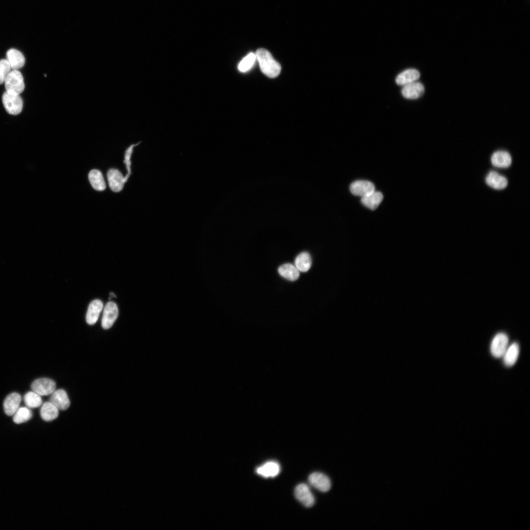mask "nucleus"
Returning <instances> with one entry per match:
<instances>
[{
	"instance_id": "22",
	"label": "nucleus",
	"mask_w": 530,
	"mask_h": 530,
	"mask_svg": "<svg viewBox=\"0 0 530 530\" xmlns=\"http://www.w3.org/2000/svg\"><path fill=\"white\" fill-rule=\"evenodd\" d=\"M279 464L273 461L268 462L258 467L256 470L259 475L265 477H274L279 474Z\"/></svg>"
},
{
	"instance_id": "16",
	"label": "nucleus",
	"mask_w": 530,
	"mask_h": 530,
	"mask_svg": "<svg viewBox=\"0 0 530 530\" xmlns=\"http://www.w3.org/2000/svg\"><path fill=\"white\" fill-rule=\"evenodd\" d=\"M420 77L419 72L414 69H409L400 73L396 78L397 84L404 86L417 81Z\"/></svg>"
},
{
	"instance_id": "20",
	"label": "nucleus",
	"mask_w": 530,
	"mask_h": 530,
	"mask_svg": "<svg viewBox=\"0 0 530 530\" xmlns=\"http://www.w3.org/2000/svg\"><path fill=\"white\" fill-rule=\"evenodd\" d=\"M383 196L381 192L375 190L370 194L362 197V203L371 210H375L382 202Z\"/></svg>"
},
{
	"instance_id": "18",
	"label": "nucleus",
	"mask_w": 530,
	"mask_h": 530,
	"mask_svg": "<svg viewBox=\"0 0 530 530\" xmlns=\"http://www.w3.org/2000/svg\"><path fill=\"white\" fill-rule=\"evenodd\" d=\"M491 162L496 167L506 168L511 164V157L506 151H498L492 155Z\"/></svg>"
},
{
	"instance_id": "10",
	"label": "nucleus",
	"mask_w": 530,
	"mask_h": 530,
	"mask_svg": "<svg viewBox=\"0 0 530 530\" xmlns=\"http://www.w3.org/2000/svg\"><path fill=\"white\" fill-rule=\"evenodd\" d=\"M424 92L423 84L417 81L403 86L401 89L402 96L409 99H416L421 97Z\"/></svg>"
},
{
	"instance_id": "11",
	"label": "nucleus",
	"mask_w": 530,
	"mask_h": 530,
	"mask_svg": "<svg viewBox=\"0 0 530 530\" xmlns=\"http://www.w3.org/2000/svg\"><path fill=\"white\" fill-rule=\"evenodd\" d=\"M108 185L111 190L118 192L122 190L124 187V177L117 169H109L107 173Z\"/></svg>"
},
{
	"instance_id": "6",
	"label": "nucleus",
	"mask_w": 530,
	"mask_h": 530,
	"mask_svg": "<svg viewBox=\"0 0 530 530\" xmlns=\"http://www.w3.org/2000/svg\"><path fill=\"white\" fill-rule=\"evenodd\" d=\"M118 315V310L116 303L112 301L108 302L106 305L102 319V326L105 329L110 328Z\"/></svg>"
},
{
	"instance_id": "12",
	"label": "nucleus",
	"mask_w": 530,
	"mask_h": 530,
	"mask_svg": "<svg viewBox=\"0 0 530 530\" xmlns=\"http://www.w3.org/2000/svg\"><path fill=\"white\" fill-rule=\"evenodd\" d=\"M50 401L59 410H65L70 405L69 398L66 392L63 389L55 390L50 398Z\"/></svg>"
},
{
	"instance_id": "3",
	"label": "nucleus",
	"mask_w": 530,
	"mask_h": 530,
	"mask_svg": "<svg viewBox=\"0 0 530 530\" xmlns=\"http://www.w3.org/2000/svg\"><path fill=\"white\" fill-rule=\"evenodd\" d=\"M4 107L10 114L17 115L21 113L23 107V101L19 94L5 91L2 96Z\"/></svg>"
},
{
	"instance_id": "26",
	"label": "nucleus",
	"mask_w": 530,
	"mask_h": 530,
	"mask_svg": "<svg viewBox=\"0 0 530 530\" xmlns=\"http://www.w3.org/2000/svg\"><path fill=\"white\" fill-rule=\"evenodd\" d=\"M23 399L26 406L30 408H37L42 404L41 396L33 391L27 392Z\"/></svg>"
},
{
	"instance_id": "7",
	"label": "nucleus",
	"mask_w": 530,
	"mask_h": 530,
	"mask_svg": "<svg viewBox=\"0 0 530 530\" xmlns=\"http://www.w3.org/2000/svg\"><path fill=\"white\" fill-rule=\"evenodd\" d=\"M308 480L313 487L322 492H327L331 488L330 479L321 473H312L309 476Z\"/></svg>"
},
{
	"instance_id": "29",
	"label": "nucleus",
	"mask_w": 530,
	"mask_h": 530,
	"mask_svg": "<svg viewBox=\"0 0 530 530\" xmlns=\"http://www.w3.org/2000/svg\"><path fill=\"white\" fill-rule=\"evenodd\" d=\"M140 143H141V142L139 141V142H138V143H137L136 144H132L130 145L126 149V150L125 151V160H124V162L126 164L127 169V170H128V173L127 174L126 176L124 177V182H125V183H126L127 181L128 178H129V177H130V175L131 174V158L132 154V152L133 151V148L135 146L138 145Z\"/></svg>"
},
{
	"instance_id": "17",
	"label": "nucleus",
	"mask_w": 530,
	"mask_h": 530,
	"mask_svg": "<svg viewBox=\"0 0 530 530\" xmlns=\"http://www.w3.org/2000/svg\"><path fill=\"white\" fill-rule=\"evenodd\" d=\"M40 414L44 421L50 422L57 418L59 409L51 402L47 401L41 405Z\"/></svg>"
},
{
	"instance_id": "30",
	"label": "nucleus",
	"mask_w": 530,
	"mask_h": 530,
	"mask_svg": "<svg viewBox=\"0 0 530 530\" xmlns=\"http://www.w3.org/2000/svg\"><path fill=\"white\" fill-rule=\"evenodd\" d=\"M11 70V68L6 59L0 60V84L4 82L7 76Z\"/></svg>"
},
{
	"instance_id": "23",
	"label": "nucleus",
	"mask_w": 530,
	"mask_h": 530,
	"mask_svg": "<svg viewBox=\"0 0 530 530\" xmlns=\"http://www.w3.org/2000/svg\"><path fill=\"white\" fill-rule=\"evenodd\" d=\"M278 270L281 276L290 281H295L299 277V271L291 264L287 263L281 265Z\"/></svg>"
},
{
	"instance_id": "24",
	"label": "nucleus",
	"mask_w": 530,
	"mask_h": 530,
	"mask_svg": "<svg viewBox=\"0 0 530 530\" xmlns=\"http://www.w3.org/2000/svg\"><path fill=\"white\" fill-rule=\"evenodd\" d=\"M89 181L95 190L102 191L105 189L106 183L102 173L98 170L93 169L88 174Z\"/></svg>"
},
{
	"instance_id": "4",
	"label": "nucleus",
	"mask_w": 530,
	"mask_h": 530,
	"mask_svg": "<svg viewBox=\"0 0 530 530\" xmlns=\"http://www.w3.org/2000/svg\"><path fill=\"white\" fill-rule=\"evenodd\" d=\"M508 337L504 333H499L493 339L490 346L492 355L496 358L503 357L508 347Z\"/></svg>"
},
{
	"instance_id": "1",
	"label": "nucleus",
	"mask_w": 530,
	"mask_h": 530,
	"mask_svg": "<svg viewBox=\"0 0 530 530\" xmlns=\"http://www.w3.org/2000/svg\"><path fill=\"white\" fill-rule=\"evenodd\" d=\"M255 55L260 69L265 75L271 78H275L279 75L281 66L267 50L259 49L256 52Z\"/></svg>"
},
{
	"instance_id": "13",
	"label": "nucleus",
	"mask_w": 530,
	"mask_h": 530,
	"mask_svg": "<svg viewBox=\"0 0 530 530\" xmlns=\"http://www.w3.org/2000/svg\"><path fill=\"white\" fill-rule=\"evenodd\" d=\"M22 400L21 395L18 393H12L9 394L3 401V409L8 416H12L17 409Z\"/></svg>"
},
{
	"instance_id": "19",
	"label": "nucleus",
	"mask_w": 530,
	"mask_h": 530,
	"mask_svg": "<svg viewBox=\"0 0 530 530\" xmlns=\"http://www.w3.org/2000/svg\"><path fill=\"white\" fill-rule=\"evenodd\" d=\"M485 181L488 186L497 189L504 188L508 183L507 179L495 171H491L487 176Z\"/></svg>"
},
{
	"instance_id": "25",
	"label": "nucleus",
	"mask_w": 530,
	"mask_h": 530,
	"mask_svg": "<svg viewBox=\"0 0 530 530\" xmlns=\"http://www.w3.org/2000/svg\"><path fill=\"white\" fill-rule=\"evenodd\" d=\"M295 266L301 272H306L311 266L312 260L310 254L306 252L299 254L296 257L294 261Z\"/></svg>"
},
{
	"instance_id": "14",
	"label": "nucleus",
	"mask_w": 530,
	"mask_h": 530,
	"mask_svg": "<svg viewBox=\"0 0 530 530\" xmlns=\"http://www.w3.org/2000/svg\"><path fill=\"white\" fill-rule=\"evenodd\" d=\"M12 70H17L23 67L25 63L23 54L15 49H10L6 53V59Z\"/></svg>"
},
{
	"instance_id": "31",
	"label": "nucleus",
	"mask_w": 530,
	"mask_h": 530,
	"mask_svg": "<svg viewBox=\"0 0 530 530\" xmlns=\"http://www.w3.org/2000/svg\"><path fill=\"white\" fill-rule=\"evenodd\" d=\"M109 295H110L111 296H113V297H116V296H115V294H114V293H113V292H110V293H109Z\"/></svg>"
},
{
	"instance_id": "9",
	"label": "nucleus",
	"mask_w": 530,
	"mask_h": 530,
	"mask_svg": "<svg viewBox=\"0 0 530 530\" xmlns=\"http://www.w3.org/2000/svg\"><path fill=\"white\" fill-rule=\"evenodd\" d=\"M374 185L371 182L364 180L356 181L350 186L351 192L354 195L364 197L374 191Z\"/></svg>"
},
{
	"instance_id": "5",
	"label": "nucleus",
	"mask_w": 530,
	"mask_h": 530,
	"mask_svg": "<svg viewBox=\"0 0 530 530\" xmlns=\"http://www.w3.org/2000/svg\"><path fill=\"white\" fill-rule=\"evenodd\" d=\"M32 390L40 396H47L53 393L56 389L55 382L48 378H40L35 380L31 385Z\"/></svg>"
},
{
	"instance_id": "8",
	"label": "nucleus",
	"mask_w": 530,
	"mask_h": 530,
	"mask_svg": "<svg viewBox=\"0 0 530 530\" xmlns=\"http://www.w3.org/2000/svg\"><path fill=\"white\" fill-rule=\"evenodd\" d=\"M296 499L306 507L313 505L315 500L308 486L304 483L298 485L294 491Z\"/></svg>"
},
{
	"instance_id": "2",
	"label": "nucleus",
	"mask_w": 530,
	"mask_h": 530,
	"mask_svg": "<svg viewBox=\"0 0 530 530\" xmlns=\"http://www.w3.org/2000/svg\"><path fill=\"white\" fill-rule=\"evenodd\" d=\"M6 92L20 94L25 89L24 78L22 73L17 70H12L4 81Z\"/></svg>"
},
{
	"instance_id": "15",
	"label": "nucleus",
	"mask_w": 530,
	"mask_h": 530,
	"mask_svg": "<svg viewBox=\"0 0 530 530\" xmlns=\"http://www.w3.org/2000/svg\"><path fill=\"white\" fill-rule=\"evenodd\" d=\"M103 308V303L100 300L95 299L90 302L86 316V321L88 324L93 325L97 322Z\"/></svg>"
},
{
	"instance_id": "21",
	"label": "nucleus",
	"mask_w": 530,
	"mask_h": 530,
	"mask_svg": "<svg viewBox=\"0 0 530 530\" xmlns=\"http://www.w3.org/2000/svg\"><path fill=\"white\" fill-rule=\"evenodd\" d=\"M519 354V346L516 343H513L507 347L503 357L504 364L511 367L516 362Z\"/></svg>"
},
{
	"instance_id": "27",
	"label": "nucleus",
	"mask_w": 530,
	"mask_h": 530,
	"mask_svg": "<svg viewBox=\"0 0 530 530\" xmlns=\"http://www.w3.org/2000/svg\"><path fill=\"white\" fill-rule=\"evenodd\" d=\"M32 417L31 411L28 407L19 408L13 415V422L17 424H20L29 420Z\"/></svg>"
},
{
	"instance_id": "28",
	"label": "nucleus",
	"mask_w": 530,
	"mask_h": 530,
	"mask_svg": "<svg viewBox=\"0 0 530 530\" xmlns=\"http://www.w3.org/2000/svg\"><path fill=\"white\" fill-rule=\"evenodd\" d=\"M256 57L255 53H250L242 58L238 64V68L241 72H246L253 66Z\"/></svg>"
}]
</instances>
